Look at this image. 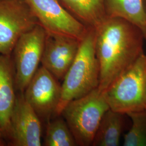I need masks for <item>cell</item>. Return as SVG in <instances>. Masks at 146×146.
Returning a JSON list of instances; mask_svg holds the SVG:
<instances>
[{
    "mask_svg": "<svg viewBox=\"0 0 146 146\" xmlns=\"http://www.w3.org/2000/svg\"><path fill=\"white\" fill-rule=\"evenodd\" d=\"M142 1H143V7H144V9H145L146 14V0H142Z\"/></svg>",
    "mask_w": 146,
    "mask_h": 146,
    "instance_id": "cell-17",
    "label": "cell"
},
{
    "mask_svg": "<svg viewBox=\"0 0 146 146\" xmlns=\"http://www.w3.org/2000/svg\"><path fill=\"white\" fill-rule=\"evenodd\" d=\"M1 134H2V132L0 131V146H1V144H2V143H1Z\"/></svg>",
    "mask_w": 146,
    "mask_h": 146,
    "instance_id": "cell-18",
    "label": "cell"
},
{
    "mask_svg": "<svg viewBox=\"0 0 146 146\" xmlns=\"http://www.w3.org/2000/svg\"><path fill=\"white\" fill-rule=\"evenodd\" d=\"M40 118L25 99L23 94L17 96L10 121L9 136L16 146H41Z\"/></svg>",
    "mask_w": 146,
    "mask_h": 146,
    "instance_id": "cell-9",
    "label": "cell"
},
{
    "mask_svg": "<svg viewBox=\"0 0 146 146\" xmlns=\"http://www.w3.org/2000/svg\"><path fill=\"white\" fill-rule=\"evenodd\" d=\"M47 33L39 24L16 42L11 56L14 65L16 89L23 93L40 67Z\"/></svg>",
    "mask_w": 146,
    "mask_h": 146,
    "instance_id": "cell-5",
    "label": "cell"
},
{
    "mask_svg": "<svg viewBox=\"0 0 146 146\" xmlns=\"http://www.w3.org/2000/svg\"><path fill=\"white\" fill-rule=\"evenodd\" d=\"M95 31L98 89L104 93L144 53L146 39L140 28L120 17H107Z\"/></svg>",
    "mask_w": 146,
    "mask_h": 146,
    "instance_id": "cell-1",
    "label": "cell"
},
{
    "mask_svg": "<svg viewBox=\"0 0 146 146\" xmlns=\"http://www.w3.org/2000/svg\"><path fill=\"white\" fill-rule=\"evenodd\" d=\"M107 17H120L140 28L146 40V14L142 0H104Z\"/></svg>",
    "mask_w": 146,
    "mask_h": 146,
    "instance_id": "cell-12",
    "label": "cell"
},
{
    "mask_svg": "<svg viewBox=\"0 0 146 146\" xmlns=\"http://www.w3.org/2000/svg\"><path fill=\"white\" fill-rule=\"evenodd\" d=\"M63 6L84 26L95 29L107 17L104 0H59Z\"/></svg>",
    "mask_w": 146,
    "mask_h": 146,
    "instance_id": "cell-13",
    "label": "cell"
},
{
    "mask_svg": "<svg viewBox=\"0 0 146 146\" xmlns=\"http://www.w3.org/2000/svg\"><path fill=\"white\" fill-rule=\"evenodd\" d=\"M123 114L108 110L103 116L92 146H117L123 128Z\"/></svg>",
    "mask_w": 146,
    "mask_h": 146,
    "instance_id": "cell-14",
    "label": "cell"
},
{
    "mask_svg": "<svg viewBox=\"0 0 146 146\" xmlns=\"http://www.w3.org/2000/svg\"></svg>",
    "mask_w": 146,
    "mask_h": 146,
    "instance_id": "cell-19",
    "label": "cell"
},
{
    "mask_svg": "<svg viewBox=\"0 0 146 146\" xmlns=\"http://www.w3.org/2000/svg\"><path fill=\"white\" fill-rule=\"evenodd\" d=\"M80 41L47 34L41 64L58 80L62 81L78 52Z\"/></svg>",
    "mask_w": 146,
    "mask_h": 146,
    "instance_id": "cell-10",
    "label": "cell"
},
{
    "mask_svg": "<svg viewBox=\"0 0 146 146\" xmlns=\"http://www.w3.org/2000/svg\"><path fill=\"white\" fill-rule=\"evenodd\" d=\"M37 24L26 0H0V54L11 55L19 39Z\"/></svg>",
    "mask_w": 146,
    "mask_h": 146,
    "instance_id": "cell-7",
    "label": "cell"
},
{
    "mask_svg": "<svg viewBox=\"0 0 146 146\" xmlns=\"http://www.w3.org/2000/svg\"><path fill=\"white\" fill-rule=\"evenodd\" d=\"M44 146H78L72 131L63 117L49 121L44 139Z\"/></svg>",
    "mask_w": 146,
    "mask_h": 146,
    "instance_id": "cell-15",
    "label": "cell"
},
{
    "mask_svg": "<svg viewBox=\"0 0 146 146\" xmlns=\"http://www.w3.org/2000/svg\"><path fill=\"white\" fill-rule=\"evenodd\" d=\"M146 86L143 53L103 94L110 110L127 115L146 110Z\"/></svg>",
    "mask_w": 146,
    "mask_h": 146,
    "instance_id": "cell-4",
    "label": "cell"
},
{
    "mask_svg": "<svg viewBox=\"0 0 146 146\" xmlns=\"http://www.w3.org/2000/svg\"><path fill=\"white\" fill-rule=\"evenodd\" d=\"M61 91V84L58 79L41 66L23 94L40 118L49 121L56 115Z\"/></svg>",
    "mask_w": 146,
    "mask_h": 146,
    "instance_id": "cell-8",
    "label": "cell"
},
{
    "mask_svg": "<svg viewBox=\"0 0 146 146\" xmlns=\"http://www.w3.org/2000/svg\"><path fill=\"white\" fill-rule=\"evenodd\" d=\"M15 73L11 55L0 54V131L9 135L11 117L17 96Z\"/></svg>",
    "mask_w": 146,
    "mask_h": 146,
    "instance_id": "cell-11",
    "label": "cell"
},
{
    "mask_svg": "<svg viewBox=\"0 0 146 146\" xmlns=\"http://www.w3.org/2000/svg\"><path fill=\"white\" fill-rule=\"evenodd\" d=\"M110 107L98 88L69 102L61 115L66 121L78 146H92L100 123Z\"/></svg>",
    "mask_w": 146,
    "mask_h": 146,
    "instance_id": "cell-3",
    "label": "cell"
},
{
    "mask_svg": "<svg viewBox=\"0 0 146 146\" xmlns=\"http://www.w3.org/2000/svg\"><path fill=\"white\" fill-rule=\"evenodd\" d=\"M38 23L48 35L81 41L89 28L72 15L59 0H26Z\"/></svg>",
    "mask_w": 146,
    "mask_h": 146,
    "instance_id": "cell-6",
    "label": "cell"
},
{
    "mask_svg": "<svg viewBox=\"0 0 146 146\" xmlns=\"http://www.w3.org/2000/svg\"><path fill=\"white\" fill-rule=\"evenodd\" d=\"M95 31L89 28L80 41L78 52L61 84V97L56 112L59 116L73 100L81 98L98 88L100 68L95 48Z\"/></svg>",
    "mask_w": 146,
    "mask_h": 146,
    "instance_id": "cell-2",
    "label": "cell"
},
{
    "mask_svg": "<svg viewBox=\"0 0 146 146\" xmlns=\"http://www.w3.org/2000/svg\"><path fill=\"white\" fill-rule=\"evenodd\" d=\"M127 115L131 120V128L124 136L123 146H146V110Z\"/></svg>",
    "mask_w": 146,
    "mask_h": 146,
    "instance_id": "cell-16",
    "label": "cell"
}]
</instances>
